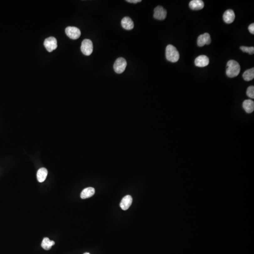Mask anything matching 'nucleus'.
Wrapping results in <instances>:
<instances>
[{
	"mask_svg": "<svg viewBox=\"0 0 254 254\" xmlns=\"http://www.w3.org/2000/svg\"><path fill=\"white\" fill-rule=\"evenodd\" d=\"M226 73L230 78H233L239 75L241 71V66L239 63L234 60H229L227 64Z\"/></svg>",
	"mask_w": 254,
	"mask_h": 254,
	"instance_id": "f257e3e1",
	"label": "nucleus"
},
{
	"mask_svg": "<svg viewBox=\"0 0 254 254\" xmlns=\"http://www.w3.org/2000/svg\"><path fill=\"white\" fill-rule=\"evenodd\" d=\"M166 57L168 61L175 63L178 61L180 55L176 47L169 44L167 46L166 49Z\"/></svg>",
	"mask_w": 254,
	"mask_h": 254,
	"instance_id": "f03ea898",
	"label": "nucleus"
},
{
	"mask_svg": "<svg viewBox=\"0 0 254 254\" xmlns=\"http://www.w3.org/2000/svg\"><path fill=\"white\" fill-rule=\"evenodd\" d=\"M81 51L86 56H89L93 50V45L92 41L89 39H84L81 45Z\"/></svg>",
	"mask_w": 254,
	"mask_h": 254,
	"instance_id": "7ed1b4c3",
	"label": "nucleus"
},
{
	"mask_svg": "<svg viewBox=\"0 0 254 254\" xmlns=\"http://www.w3.org/2000/svg\"><path fill=\"white\" fill-rule=\"evenodd\" d=\"M127 65L126 60L122 57H119L114 62V70L117 73L120 74L125 71Z\"/></svg>",
	"mask_w": 254,
	"mask_h": 254,
	"instance_id": "20e7f679",
	"label": "nucleus"
},
{
	"mask_svg": "<svg viewBox=\"0 0 254 254\" xmlns=\"http://www.w3.org/2000/svg\"><path fill=\"white\" fill-rule=\"evenodd\" d=\"M66 34L72 40H76L80 37L81 32L79 28L74 26H68L65 30Z\"/></svg>",
	"mask_w": 254,
	"mask_h": 254,
	"instance_id": "39448f33",
	"label": "nucleus"
},
{
	"mask_svg": "<svg viewBox=\"0 0 254 254\" xmlns=\"http://www.w3.org/2000/svg\"><path fill=\"white\" fill-rule=\"evenodd\" d=\"M44 45L47 51L51 52L57 48V40L54 37H50L45 40Z\"/></svg>",
	"mask_w": 254,
	"mask_h": 254,
	"instance_id": "423d86ee",
	"label": "nucleus"
},
{
	"mask_svg": "<svg viewBox=\"0 0 254 254\" xmlns=\"http://www.w3.org/2000/svg\"><path fill=\"white\" fill-rule=\"evenodd\" d=\"M166 10L161 6H158L154 9L153 17L156 19L163 20L166 19L167 17Z\"/></svg>",
	"mask_w": 254,
	"mask_h": 254,
	"instance_id": "0eeeda50",
	"label": "nucleus"
},
{
	"mask_svg": "<svg viewBox=\"0 0 254 254\" xmlns=\"http://www.w3.org/2000/svg\"><path fill=\"white\" fill-rule=\"evenodd\" d=\"M211 42L210 36L208 33L200 35L198 38L197 44L199 47H203L205 45H209Z\"/></svg>",
	"mask_w": 254,
	"mask_h": 254,
	"instance_id": "6e6552de",
	"label": "nucleus"
},
{
	"mask_svg": "<svg viewBox=\"0 0 254 254\" xmlns=\"http://www.w3.org/2000/svg\"><path fill=\"white\" fill-rule=\"evenodd\" d=\"M195 65L199 67H203L208 66L209 63V59L205 55H200L195 59Z\"/></svg>",
	"mask_w": 254,
	"mask_h": 254,
	"instance_id": "1a4fd4ad",
	"label": "nucleus"
},
{
	"mask_svg": "<svg viewBox=\"0 0 254 254\" xmlns=\"http://www.w3.org/2000/svg\"><path fill=\"white\" fill-rule=\"evenodd\" d=\"M235 14L232 9L226 10L223 15V19L227 24H231L234 21L235 19Z\"/></svg>",
	"mask_w": 254,
	"mask_h": 254,
	"instance_id": "9d476101",
	"label": "nucleus"
},
{
	"mask_svg": "<svg viewBox=\"0 0 254 254\" xmlns=\"http://www.w3.org/2000/svg\"><path fill=\"white\" fill-rule=\"evenodd\" d=\"M133 199L130 195H126L124 197L120 203V207L123 210L128 209L132 203Z\"/></svg>",
	"mask_w": 254,
	"mask_h": 254,
	"instance_id": "9b49d317",
	"label": "nucleus"
},
{
	"mask_svg": "<svg viewBox=\"0 0 254 254\" xmlns=\"http://www.w3.org/2000/svg\"><path fill=\"white\" fill-rule=\"evenodd\" d=\"M121 24L124 29L127 30H132L134 28V24L132 20L130 17H124L121 20Z\"/></svg>",
	"mask_w": 254,
	"mask_h": 254,
	"instance_id": "f8f14e48",
	"label": "nucleus"
},
{
	"mask_svg": "<svg viewBox=\"0 0 254 254\" xmlns=\"http://www.w3.org/2000/svg\"><path fill=\"white\" fill-rule=\"evenodd\" d=\"M243 108L247 114H251L254 110V102L251 99L245 100L243 103Z\"/></svg>",
	"mask_w": 254,
	"mask_h": 254,
	"instance_id": "ddd939ff",
	"label": "nucleus"
},
{
	"mask_svg": "<svg viewBox=\"0 0 254 254\" xmlns=\"http://www.w3.org/2000/svg\"><path fill=\"white\" fill-rule=\"evenodd\" d=\"M189 5L193 10H200L204 8V3L201 0H193L190 2Z\"/></svg>",
	"mask_w": 254,
	"mask_h": 254,
	"instance_id": "4468645a",
	"label": "nucleus"
},
{
	"mask_svg": "<svg viewBox=\"0 0 254 254\" xmlns=\"http://www.w3.org/2000/svg\"><path fill=\"white\" fill-rule=\"evenodd\" d=\"M48 175V170L44 167L40 168L37 173V178L39 182L42 183L44 182L47 177Z\"/></svg>",
	"mask_w": 254,
	"mask_h": 254,
	"instance_id": "2eb2a0df",
	"label": "nucleus"
},
{
	"mask_svg": "<svg viewBox=\"0 0 254 254\" xmlns=\"http://www.w3.org/2000/svg\"><path fill=\"white\" fill-rule=\"evenodd\" d=\"M95 190L93 187H87L84 189L81 194V198L82 199L91 197L95 194Z\"/></svg>",
	"mask_w": 254,
	"mask_h": 254,
	"instance_id": "dca6fc26",
	"label": "nucleus"
},
{
	"mask_svg": "<svg viewBox=\"0 0 254 254\" xmlns=\"http://www.w3.org/2000/svg\"><path fill=\"white\" fill-rule=\"evenodd\" d=\"M55 242L53 241H50L48 238H44L43 239L41 243V246L45 250H50L52 246L54 245Z\"/></svg>",
	"mask_w": 254,
	"mask_h": 254,
	"instance_id": "f3484780",
	"label": "nucleus"
},
{
	"mask_svg": "<svg viewBox=\"0 0 254 254\" xmlns=\"http://www.w3.org/2000/svg\"><path fill=\"white\" fill-rule=\"evenodd\" d=\"M242 76L244 80L245 81H247V82L253 80L254 78V68H252L246 71L243 74Z\"/></svg>",
	"mask_w": 254,
	"mask_h": 254,
	"instance_id": "a211bd4d",
	"label": "nucleus"
},
{
	"mask_svg": "<svg viewBox=\"0 0 254 254\" xmlns=\"http://www.w3.org/2000/svg\"><path fill=\"white\" fill-rule=\"evenodd\" d=\"M241 50L244 52L248 53L250 55H252L254 53V47H246V46H241L240 47Z\"/></svg>",
	"mask_w": 254,
	"mask_h": 254,
	"instance_id": "6ab92c4d",
	"label": "nucleus"
},
{
	"mask_svg": "<svg viewBox=\"0 0 254 254\" xmlns=\"http://www.w3.org/2000/svg\"><path fill=\"white\" fill-rule=\"evenodd\" d=\"M246 95L251 98H254V87L253 86H249L246 90Z\"/></svg>",
	"mask_w": 254,
	"mask_h": 254,
	"instance_id": "aec40b11",
	"label": "nucleus"
},
{
	"mask_svg": "<svg viewBox=\"0 0 254 254\" xmlns=\"http://www.w3.org/2000/svg\"><path fill=\"white\" fill-rule=\"evenodd\" d=\"M248 30L249 32L251 34H254V24L252 23L249 25L248 27Z\"/></svg>",
	"mask_w": 254,
	"mask_h": 254,
	"instance_id": "412c9836",
	"label": "nucleus"
},
{
	"mask_svg": "<svg viewBox=\"0 0 254 254\" xmlns=\"http://www.w3.org/2000/svg\"><path fill=\"white\" fill-rule=\"evenodd\" d=\"M126 2L130 3H138L142 2L141 0H127Z\"/></svg>",
	"mask_w": 254,
	"mask_h": 254,
	"instance_id": "4be33fe9",
	"label": "nucleus"
},
{
	"mask_svg": "<svg viewBox=\"0 0 254 254\" xmlns=\"http://www.w3.org/2000/svg\"><path fill=\"white\" fill-rule=\"evenodd\" d=\"M84 254H89V253H84Z\"/></svg>",
	"mask_w": 254,
	"mask_h": 254,
	"instance_id": "5701e85b",
	"label": "nucleus"
}]
</instances>
